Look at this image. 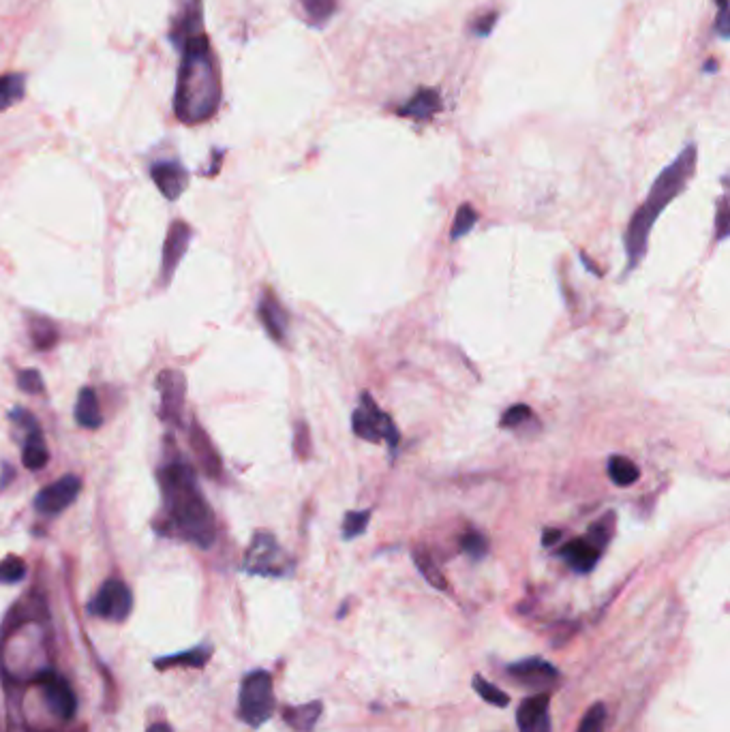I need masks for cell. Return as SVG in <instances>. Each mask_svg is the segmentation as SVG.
Listing matches in <instances>:
<instances>
[{
	"instance_id": "cell-9",
	"label": "cell",
	"mask_w": 730,
	"mask_h": 732,
	"mask_svg": "<svg viewBox=\"0 0 730 732\" xmlns=\"http://www.w3.org/2000/svg\"><path fill=\"white\" fill-rule=\"evenodd\" d=\"M157 388L161 392V418L174 426L182 424V409H185L187 379L176 369H165L157 377Z\"/></svg>"
},
{
	"instance_id": "cell-2",
	"label": "cell",
	"mask_w": 730,
	"mask_h": 732,
	"mask_svg": "<svg viewBox=\"0 0 730 732\" xmlns=\"http://www.w3.org/2000/svg\"><path fill=\"white\" fill-rule=\"evenodd\" d=\"M165 516L172 536L200 548H210L217 538L215 512L197 486L195 471L182 461L167 463L159 471Z\"/></svg>"
},
{
	"instance_id": "cell-18",
	"label": "cell",
	"mask_w": 730,
	"mask_h": 732,
	"mask_svg": "<svg viewBox=\"0 0 730 732\" xmlns=\"http://www.w3.org/2000/svg\"><path fill=\"white\" fill-rule=\"evenodd\" d=\"M439 110H441V99H439L437 90L420 88L418 93L403 105L399 114L405 118H412V120H429Z\"/></svg>"
},
{
	"instance_id": "cell-28",
	"label": "cell",
	"mask_w": 730,
	"mask_h": 732,
	"mask_svg": "<svg viewBox=\"0 0 730 732\" xmlns=\"http://www.w3.org/2000/svg\"><path fill=\"white\" fill-rule=\"evenodd\" d=\"M471 685H474V690L480 694V698L484 700V703H489L493 707H499L504 709L510 705V696L506 692H501L495 683L486 681L482 675H474V679H471Z\"/></svg>"
},
{
	"instance_id": "cell-23",
	"label": "cell",
	"mask_w": 730,
	"mask_h": 732,
	"mask_svg": "<svg viewBox=\"0 0 730 732\" xmlns=\"http://www.w3.org/2000/svg\"><path fill=\"white\" fill-rule=\"evenodd\" d=\"M26 95V75L24 73H3L0 75V112H7L18 105Z\"/></svg>"
},
{
	"instance_id": "cell-4",
	"label": "cell",
	"mask_w": 730,
	"mask_h": 732,
	"mask_svg": "<svg viewBox=\"0 0 730 732\" xmlns=\"http://www.w3.org/2000/svg\"><path fill=\"white\" fill-rule=\"evenodd\" d=\"M275 707V685L266 670H253L242 679L238 694V715L242 722L251 728H260L272 718Z\"/></svg>"
},
{
	"instance_id": "cell-39",
	"label": "cell",
	"mask_w": 730,
	"mask_h": 732,
	"mask_svg": "<svg viewBox=\"0 0 730 732\" xmlns=\"http://www.w3.org/2000/svg\"><path fill=\"white\" fill-rule=\"evenodd\" d=\"M718 3V20H716V33L720 39H728L730 24H728V0H716Z\"/></svg>"
},
{
	"instance_id": "cell-31",
	"label": "cell",
	"mask_w": 730,
	"mask_h": 732,
	"mask_svg": "<svg viewBox=\"0 0 730 732\" xmlns=\"http://www.w3.org/2000/svg\"><path fill=\"white\" fill-rule=\"evenodd\" d=\"M369 518H371V510L347 512L345 521H343V538L345 540H354V538L362 536V533L367 531V527H369Z\"/></svg>"
},
{
	"instance_id": "cell-25",
	"label": "cell",
	"mask_w": 730,
	"mask_h": 732,
	"mask_svg": "<svg viewBox=\"0 0 730 732\" xmlns=\"http://www.w3.org/2000/svg\"><path fill=\"white\" fill-rule=\"evenodd\" d=\"M298 3L313 28H324L337 11V0H298Z\"/></svg>"
},
{
	"instance_id": "cell-27",
	"label": "cell",
	"mask_w": 730,
	"mask_h": 732,
	"mask_svg": "<svg viewBox=\"0 0 730 732\" xmlns=\"http://www.w3.org/2000/svg\"><path fill=\"white\" fill-rule=\"evenodd\" d=\"M414 563H416V568L420 570V574L424 578H427V583L431 587H435L439 591H448V583H446L444 574L439 572V568L435 566V561L429 557L427 551H420V548H416V551H414Z\"/></svg>"
},
{
	"instance_id": "cell-14",
	"label": "cell",
	"mask_w": 730,
	"mask_h": 732,
	"mask_svg": "<svg viewBox=\"0 0 730 732\" xmlns=\"http://www.w3.org/2000/svg\"><path fill=\"white\" fill-rule=\"evenodd\" d=\"M150 176H152V182L157 185V189L161 191V195L170 202L178 200V197L189 187V174L185 167L176 161L155 163L150 170Z\"/></svg>"
},
{
	"instance_id": "cell-38",
	"label": "cell",
	"mask_w": 730,
	"mask_h": 732,
	"mask_svg": "<svg viewBox=\"0 0 730 732\" xmlns=\"http://www.w3.org/2000/svg\"><path fill=\"white\" fill-rule=\"evenodd\" d=\"M728 230V195L722 193L716 215V242H724L728 238Z\"/></svg>"
},
{
	"instance_id": "cell-20",
	"label": "cell",
	"mask_w": 730,
	"mask_h": 732,
	"mask_svg": "<svg viewBox=\"0 0 730 732\" xmlns=\"http://www.w3.org/2000/svg\"><path fill=\"white\" fill-rule=\"evenodd\" d=\"M322 709H324V705L319 703V700H311V703L298 705V707H285L283 720L296 732H313L315 724L319 722V715H322Z\"/></svg>"
},
{
	"instance_id": "cell-12",
	"label": "cell",
	"mask_w": 730,
	"mask_h": 732,
	"mask_svg": "<svg viewBox=\"0 0 730 732\" xmlns=\"http://www.w3.org/2000/svg\"><path fill=\"white\" fill-rule=\"evenodd\" d=\"M191 227L185 221H174L170 225V232H167L165 244H163V266H161V281L167 285L172 281L174 272L180 264V259L185 257L189 242H191Z\"/></svg>"
},
{
	"instance_id": "cell-33",
	"label": "cell",
	"mask_w": 730,
	"mask_h": 732,
	"mask_svg": "<svg viewBox=\"0 0 730 732\" xmlns=\"http://www.w3.org/2000/svg\"><path fill=\"white\" fill-rule=\"evenodd\" d=\"M461 548L465 551V555L480 561L489 555V540H486L480 531H467L461 540Z\"/></svg>"
},
{
	"instance_id": "cell-35",
	"label": "cell",
	"mask_w": 730,
	"mask_h": 732,
	"mask_svg": "<svg viewBox=\"0 0 730 732\" xmlns=\"http://www.w3.org/2000/svg\"><path fill=\"white\" fill-rule=\"evenodd\" d=\"M534 418V411H531L527 405L519 403V405H512L504 416H501V422L499 426L501 429H516V426H521L523 422Z\"/></svg>"
},
{
	"instance_id": "cell-32",
	"label": "cell",
	"mask_w": 730,
	"mask_h": 732,
	"mask_svg": "<svg viewBox=\"0 0 730 732\" xmlns=\"http://www.w3.org/2000/svg\"><path fill=\"white\" fill-rule=\"evenodd\" d=\"M24 576H26L24 559L9 555L5 561H0V583L15 585V583H20Z\"/></svg>"
},
{
	"instance_id": "cell-10",
	"label": "cell",
	"mask_w": 730,
	"mask_h": 732,
	"mask_svg": "<svg viewBox=\"0 0 730 732\" xmlns=\"http://www.w3.org/2000/svg\"><path fill=\"white\" fill-rule=\"evenodd\" d=\"M508 675L525 688L531 690H549L559 679V670L542 658H525L508 666Z\"/></svg>"
},
{
	"instance_id": "cell-24",
	"label": "cell",
	"mask_w": 730,
	"mask_h": 732,
	"mask_svg": "<svg viewBox=\"0 0 730 732\" xmlns=\"http://www.w3.org/2000/svg\"><path fill=\"white\" fill-rule=\"evenodd\" d=\"M28 330H30V341H33L35 349H39V352H48V349H52L58 343V330L48 317L41 315L30 317Z\"/></svg>"
},
{
	"instance_id": "cell-8",
	"label": "cell",
	"mask_w": 730,
	"mask_h": 732,
	"mask_svg": "<svg viewBox=\"0 0 730 732\" xmlns=\"http://www.w3.org/2000/svg\"><path fill=\"white\" fill-rule=\"evenodd\" d=\"M43 692L45 705L60 720H73L78 713V696H75L71 683L60 677L54 670H43L35 679Z\"/></svg>"
},
{
	"instance_id": "cell-22",
	"label": "cell",
	"mask_w": 730,
	"mask_h": 732,
	"mask_svg": "<svg viewBox=\"0 0 730 732\" xmlns=\"http://www.w3.org/2000/svg\"><path fill=\"white\" fill-rule=\"evenodd\" d=\"M212 655V647L210 645H200L189 651H182L178 655H167V658H159L155 660V666L159 670H167V668H204L206 662L210 660Z\"/></svg>"
},
{
	"instance_id": "cell-37",
	"label": "cell",
	"mask_w": 730,
	"mask_h": 732,
	"mask_svg": "<svg viewBox=\"0 0 730 732\" xmlns=\"http://www.w3.org/2000/svg\"><path fill=\"white\" fill-rule=\"evenodd\" d=\"M18 386L20 390H24L26 394H43V377L39 371L35 369H26L18 373Z\"/></svg>"
},
{
	"instance_id": "cell-15",
	"label": "cell",
	"mask_w": 730,
	"mask_h": 732,
	"mask_svg": "<svg viewBox=\"0 0 730 732\" xmlns=\"http://www.w3.org/2000/svg\"><path fill=\"white\" fill-rule=\"evenodd\" d=\"M257 313H260V322L266 328V332L270 334V339L277 343H285L287 324H290V319H287V311L283 309V304L277 300L275 294L270 292V289H266L264 292V296L260 300V307H257Z\"/></svg>"
},
{
	"instance_id": "cell-7",
	"label": "cell",
	"mask_w": 730,
	"mask_h": 732,
	"mask_svg": "<svg viewBox=\"0 0 730 732\" xmlns=\"http://www.w3.org/2000/svg\"><path fill=\"white\" fill-rule=\"evenodd\" d=\"M133 610V593L127 587V583L118 581V578H110L101 585L93 602L88 604V613L93 617L120 623L125 621Z\"/></svg>"
},
{
	"instance_id": "cell-26",
	"label": "cell",
	"mask_w": 730,
	"mask_h": 732,
	"mask_svg": "<svg viewBox=\"0 0 730 732\" xmlns=\"http://www.w3.org/2000/svg\"><path fill=\"white\" fill-rule=\"evenodd\" d=\"M608 478H611L617 486H632L641 478V469L636 467L626 456H611L608 459Z\"/></svg>"
},
{
	"instance_id": "cell-30",
	"label": "cell",
	"mask_w": 730,
	"mask_h": 732,
	"mask_svg": "<svg viewBox=\"0 0 730 732\" xmlns=\"http://www.w3.org/2000/svg\"><path fill=\"white\" fill-rule=\"evenodd\" d=\"M613 527H615V514L608 512V514H604L600 518V521L596 525L589 527L585 538H589L593 544H596L600 548V551H604V548L608 546V542H611Z\"/></svg>"
},
{
	"instance_id": "cell-11",
	"label": "cell",
	"mask_w": 730,
	"mask_h": 732,
	"mask_svg": "<svg viewBox=\"0 0 730 732\" xmlns=\"http://www.w3.org/2000/svg\"><path fill=\"white\" fill-rule=\"evenodd\" d=\"M80 491H82V480L78 476H65L43 488V491L35 497V508L48 516L58 514L67 510L71 503L78 499Z\"/></svg>"
},
{
	"instance_id": "cell-34",
	"label": "cell",
	"mask_w": 730,
	"mask_h": 732,
	"mask_svg": "<svg viewBox=\"0 0 730 732\" xmlns=\"http://www.w3.org/2000/svg\"><path fill=\"white\" fill-rule=\"evenodd\" d=\"M604 724H606V707L598 703L585 713V718L581 720L579 730L576 732H604Z\"/></svg>"
},
{
	"instance_id": "cell-43",
	"label": "cell",
	"mask_w": 730,
	"mask_h": 732,
	"mask_svg": "<svg viewBox=\"0 0 730 732\" xmlns=\"http://www.w3.org/2000/svg\"><path fill=\"white\" fill-rule=\"evenodd\" d=\"M5 471H7L5 478H0V488H7L9 480L13 478V469H11V465H5Z\"/></svg>"
},
{
	"instance_id": "cell-5",
	"label": "cell",
	"mask_w": 730,
	"mask_h": 732,
	"mask_svg": "<svg viewBox=\"0 0 730 732\" xmlns=\"http://www.w3.org/2000/svg\"><path fill=\"white\" fill-rule=\"evenodd\" d=\"M352 431L360 439L373 441V444L386 441L392 452L399 448V441H401L397 424H394V420L386 414V411L379 409V405L375 403V399L369 392L362 394L360 407L352 414Z\"/></svg>"
},
{
	"instance_id": "cell-42",
	"label": "cell",
	"mask_w": 730,
	"mask_h": 732,
	"mask_svg": "<svg viewBox=\"0 0 730 732\" xmlns=\"http://www.w3.org/2000/svg\"><path fill=\"white\" fill-rule=\"evenodd\" d=\"M146 732H174L172 730V726L170 724H165V722H157V724H152Z\"/></svg>"
},
{
	"instance_id": "cell-40",
	"label": "cell",
	"mask_w": 730,
	"mask_h": 732,
	"mask_svg": "<svg viewBox=\"0 0 730 732\" xmlns=\"http://www.w3.org/2000/svg\"><path fill=\"white\" fill-rule=\"evenodd\" d=\"M495 22H497V13H495V11H491V13H484L482 18L474 24L476 35H478V37H486V35H489L491 30H493V26H495Z\"/></svg>"
},
{
	"instance_id": "cell-13",
	"label": "cell",
	"mask_w": 730,
	"mask_h": 732,
	"mask_svg": "<svg viewBox=\"0 0 730 732\" xmlns=\"http://www.w3.org/2000/svg\"><path fill=\"white\" fill-rule=\"evenodd\" d=\"M516 726L521 732H551V694L540 692L525 698L516 711Z\"/></svg>"
},
{
	"instance_id": "cell-17",
	"label": "cell",
	"mask_w": 730,
	"mask_h": 732,
	"mask_svg": "<svg viewBox=\"0 0 730 732\" xmlns=\"http://www.w3.org/2000/svg\"><path fill=\"white\" fill-rule=\"evenodd\" d=\"M602 553L604 551H600V548L593 544L589 538H579V540H572L570 544H566L564 548H561L559 555L574 572L589 574L593 568H596V563L600 561Z\"/></svg>"
},
{
	"instance_id": "cell-36",
	"label": "cell",
	"mask_w": 730,
	"mask_h": 732,
	"mask_svg": "<svg viewBox=\"0 0 730 732\" xmlns=\"http://www.w3.org/2000/svg\"><path fill=\"white\" fill-rule=\"evenodd\" d=\"M294 450L296 456L302 461H307L311 456V437H309V426L307 422H298L296 424V437H294Z\"/></svg>"
},
{
	"instance_id": "cell-1",
	"label": "cell",
	"mask_w": 730,
	"mask_h": 732,
	"mask_svg": "<svg viewBox=\"0 0 730 732\" xmlns=\"http://www.w3.org/2000/svg\"><path fill=\"white\" fill-rule=\"evenodd\" d=\"M180 50L174 114L182 125H202L217 116L223 99L221 71L204 26L172 41Z\"/></svg>"
},
{
	"instance_id": "cell-16",
	"label": "cell",
	"mask_w": 730,
	"mask_h": 732,
	"mask_svg": "<svg viewBox=\"0 0 730 732\" xmlns=\"http://www.w3.org/2000/svg\"><path fill=\"white\" fill-rule=\"evenodd\" d=\"M189 444H191V448L195 452L197 463L202 465L204 474L208 478H212V480L221 478V469H223L221 459H219V454H217L215 446H212V441L208 439L206 431L202 429L200 424H193L191 429H189Z\"/></svg>"
},
{
	"instance_id": "cell-29",
	"label": "cell",
	"mask_w": 730,
	"mask_h": 732,
	"mask_svg": "<svg viewBox=\"0 0 730 732\" xmlns=\"http://www.w3.org/2000/svg\"><path fill=\"white\" fill-rule=\"evenodd\" d=\"M478 223V212L474 206L469 204H463L459 210H456V217H454V223H452V234L450 238L452 240H461L463 236H467L471 230H474V225Z\"/></svg>"
},
{
	"instance_id": "cell-6",
	"label": "cell",
	"mask_w": 730,
	"mask_h": 732,
	"mask_svg": "<svg viewBox=\"0 0 730 732\" xmlns=\"http://www.w3.org/2000/svg\"><path fill=\"white\" fill-rule=\"evenodd\" d=\"M242 568H245V572L255 574V576L281 578L292 572L294 563L290 557H287V553L283 551L281 544L277 542L275 536H272V533L257 531L251 540V546L247 551L245 563H242Z\"/></svg>"
},
{
	"instance_id": "cell-19",
	"label": "cell",
	"mask_w": 730,
	"mask_h": 732,
	"mask_svg": "<svg viewBox=\"0 0 730 732\" xmlns=\"http://www.w3.org/2000/svg\"><path fill=\"white\" fill-rule=\"evenodd\" d=\"M24 467L30 471L43 469L50 461V452H48V444H45L41 426L35 424L26 429V441H24V454H22Z\"/></svg>"
},
{
	"instance_id": "cell-21",
	"label": "cell",
	"mask_w": 730,
	"mask_h": 732,
	"mask_svg": "<svg viewBox=\"0 0 730 732\" xmlns=\"http://www.w3.org/2000/svg\"><path fill=\"white\" fill-rule=\"evenodd\" d=\"M75 420L84 429L95 431L103 424V414L97 401V394L93 388H84L78 396V403H75Z\"/></svg>"
},
{
	"instance_id": "cell-3",
	"label": "cell",
	"mask_w": 730,
	"mask_h": 732,
	"mask_svg": "<svg viewBox=\"0 0 730 732\" xmlns=\"http://www.w3.org/2000/svg\"><path fill=\"white\" fill-rule=\"evenodd\" d=\"M696 157L698 150L694 144H688L683 148L677 159L662 170V174L653 182V187L647 195V200L638 206V210L634 212V217L630 219L628 227H626V236H623V244H626V257H628V266L626 272H632L641 259L647 255V244H649V234L656 225L658 217L662 215V210L671 204L673 200L683 193V189L688 187V182L694 176L696 170Z\"/></svg>"
},
{
	"instance_id": "cell-41",
	"label": "cell",
	"mask_w": 730,
	"mask_h": 732,
	"mask_svg": "<svg viewBox=\"0 0 730 732\" xmlns=\"http://www.w3.org/2000/svg\"><path fill=\"white\" fill-rule=\"evenodd\" d=\"M559 538H561V531H559V529H546V531H544V540H542V542H544L546 546H553Z\"/></svg>"
}]
</instances>
